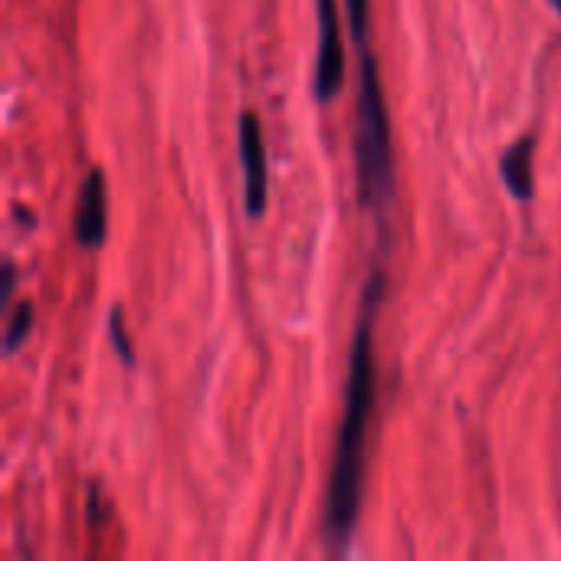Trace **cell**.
<instances>
[{"label":"cell","instance_id":"1","mask_svg":"<svg viewBox=\"0 0 561 561\" xmlns=\"http://www.w3.org/2000/svg\"><path fill=\"white\" fill-rule=\"evenodd\" d=\"M385 296V273H371L365 286L362 319L352 345V371L345 388V417L339 427L335 444V463H332V483H329V536L335 542H345L348 533L358 523L362 510V480H365V440L368 424L375 414V319Z\"/></svg>","mask_w":561,"mask_h":561},{"label":"cell","instance_id":"2","mask_svg":"<svg viewBox=\"0 0 561 561\" xmlns=\"http://www.w3.org/2000/svg\"><path fill=\"white\" fill-rule=\"evenodd\" d=\"M358 194L362 207H385L394 194L391 158V118L378 79L371 49H362V89H358Z\"/></svg>","mask_w":561,"mask_h":561},{"label":"cell","instance_id":"3","mask_svg":"<svg viewBox=\"0 0 561 561\" xmlns=\"http://www.w3.org/2000/svg\"><path fill=\"white\" fill-rule=\"evenodd\" d=\"M319 16V53L312 92L319 102H332L345 79V43H342V10L339 0H316Z\"/></svg>","mask_w":561,"mask_h":561},{"label":"cell","instance_id":"4","mask_svg":"<svg viewBox=\"0 0 561 561\" xmlns=\"http://www.w3.org/2000/svg\"><path fill=\"white\" fill-rule=\"evenodd\" d=\"M237 145H240V164H243V197L247 214L263 217L266 210V191H270V171H266V145H263V125L253 112H243L237 122Z\"/></svg>","mask_w":561,"mask_h":561},{"label":"cell","instance_id":"5","mask_svg":"<svg viewBox=\"0 0 561 561\" xmlns=\"http://www.w3.org/2000/svg\"><path fill=\"white\" fill-rule=\"evenodd\" d=\"M72 233H76V243L85 247V250H95V247L105 243V233H108V187H105V174L99 168L89 171L82 187H79Z\"/></svg>","mask_w":561,"mask_h":561},{"label":"cell","instance_id":"6","mask_svg":"<svg viewBox=\"0 0 561 561\" xmlns=\"http://www.w3.org/2000/svg\"><path fill=\"white\" fill-rule=\"evenodd\" d=\"M533 154H536V138L523 135L516 138L503 158H500V174L506 181V187L519 197V201H533L536 194V178H533Z\"/></svg>","mask_w":561,"mask_h":561},{"label":"cell","instance_id":"7","mask_svg":"<svg viewBox=\"0 0 561 561\" xmlns=\"http://www.w3.org/2000/svg\"><path fill=\"white\" fill-rule=\"evenodd\" d=\"M33 302L30 299H23L13 312H10V322H7V339H3V348L7 352H16L26 339H30V332H33Z\"/></svg>","mask_w":561,"mask_h":561},{"label":"cell","instance_id":"8","mask_svg":"<svg viewBox=\"0 0 561 561\" xmlns=\"http://www.w3.org/2000/svg\"><path fill=\"white\" fill-rule=\"evenodd\" d=\"M108 342H112V348L118 352V358H122L125 365H135V345H131V339H128V332H125L122 309H112V312H108Z\"/></svg>","mask_w":561,"mask_h":561},{"label":"cell","instance_id":"9","mask_svg":"<svg viewBox=\"0 0 561 561\" xmlns=\"http://www.w3.org/2000/svg\"><path fill=\"white\" fill-rule=\"evenodd\" d=\"M99 523H102V503H99V490L92 486L89 490V526L95 529Z\"/></svg>","mask_w":561,"mask_h":561},{"label":"cell","instance_id":"10","mask_svg":"<svg viewBox=\"0 0 561 561\" xmlns=\"http://www.w3.org/2000/svg\"><path fill=\"white\" fill-rule=\"evenodd\" d=\"M13 286H16V266L7 263V266H3V299L13 296Z\"/></svg>","mask_w":561,"mask_h":561},{"label":"cell","instance_id":"11","mask_svg":"<svg viewBox=\"0 0 561 561\" xmlns=\"http://www.w3.org/2000/svg\"><path fill=\"white\" fill-rule=\"evenodd\" d=\"M552 3H556V10H561V0H552Z\"/></svg>","mask_w":561,"mask_h":561}]
</instances>
